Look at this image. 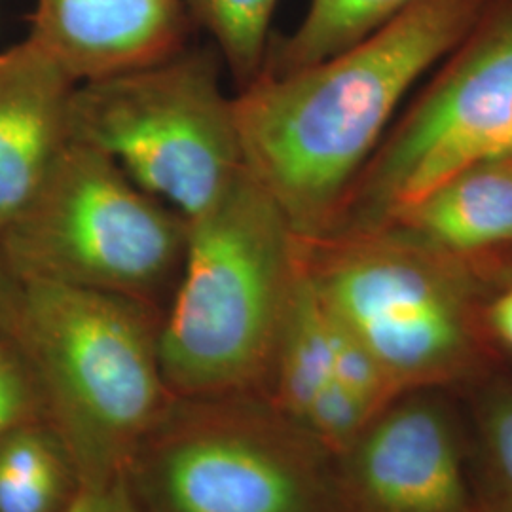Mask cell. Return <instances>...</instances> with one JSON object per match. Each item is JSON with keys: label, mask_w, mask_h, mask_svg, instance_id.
<instances>
[{"label": "cell", "mask_w": 512, "mask_h": 512, "mask_svg": "<svg viewBox=\"0 0 512 512\" xmlns=\"http://www.w3.org/2000/svg\"><path fill=\"white\" fill-rule=\"evenodd\" d=\"M484 321L495 340L512 351V281L490 298L484 311Z\"/></svg>", "instance_id": "cell-20"}, {"label": "cell", "mask_w": 512, "mask_h": 512, "mask_svg": "<svg viewBox=\"0 0 512 512\" xmlns=\"http://www.w3.org/2000/svg\"><path fill=\"white\" fill-rule=\"evenodd\" d=\"M488 0H416L340 54L262 71L234 97L245 169L300 239H317L421 76L469 33Z\"/></svg>", "instance_id": "cell-1"}, {"label": "cell", "mask_w": 512, "mask_h": 512, "mask_svg": "<svg viewBox=\"0 0 512 512\" xmlns=\"http://www.w3.org/2000/svg\"><path fill=\"white\" fill-rule=\"evenodd\" d=\"M188 220L95 148L71 141L29 205L0 234L21 281H48L152 304L179 279Z\"/></svg>", "instance_id": "cell-6"}, {"label": "cell", "mask_w": 512, "mask_h": 512, "mask_svg": "<svg viewBox=\"0 0 512 512\" xmlns=\"http://www.w3.org/2000/svg\"><path fill=\"white\" fill-rule=\"evenodd\" d=\"M128 478L145 512H342L336 458L275 406L158 421Z\"/></svg>", "instance_id": "cell-8"}, {"label": "cell", "mask_w": 512, "mask_h": 512, "mask_svg": "<svg viewBox=\"0 0 512 512\" xmlns=\"http://www.w3.org/2000/svg\"><path fill=\"white\" fill-rule=\"evenodd\" d=\"M65 512H145L131 488L128 475L107 482L78 484L71 505Z\"/></svg>", "instance_id": "cell-19"}, {"label": "cell", "mask_w": 512, "mask_h": 512, "mask_svg": "<svg viewBox=\"0 0 512 512\" xmlns=\"http://www.w3.org/2000/svg\"><path fill=\"white\" fill-rule=\"evenodd\" d=\"M220 61L209 50L183 48L139 69L78 82L69 139L103 152L148 194L196 219L245 167Z\"/></svg>", "instance_id": "cell-5"}, {"label": "cell", "mask_w": 512, "mask_h": 512, "mask_svg": "<svg viewBox=\"0 0 512 512\" xmlns=\"http://www.w3.org/2000/svg\"><path fill=\"white\" fill-rule=\"evenodd\" d=\"M478 503L482 512H512V384L495 382L475 403Z\"/></svg>", "instance_id": "cell-17"}, {"label": "cell", "mask_w": 512, "mask_h": 512, "mask_svg": "<svg viewBox=\"0 0 512 512\" xmlns=\"http://www.w3.org/2000/svg\"><path fill=\"white\" fill-rule=\"evenodd\" d=\"M389 226L463 258L512 253V150L459 169Z\"/></svg>", "instance_id": "cell-12"}, {"label": "cell", "mask_w": 512, "mask_h": 512, "mask_svg": "<svg viewBox=\"0 0 512 512\" xmlns=\"http://www.w3.org/2000/svg\"><path fill=\"white\" fill-rule=\"evenodd\" d=\"M300 245L327 311L401 393L482 372L484 311L495 281L507 275L503 258L450 255L397 226Z\"/></svg>", "instance_id": "cell-3"}, {"label": "cell", "mask_w": 512, "mask_h": 512, "mask_svg": "<svg viewBox=\"0 0 512 512\" xmlns=\"http://www.w3.org/2000/svg\"><path fill=\"white\" fill-rule=\"evenodd\" d=\"M512 150V0H488L420 97L385 133L321 238L382 230L467 165Z\"/></svg>", "instance_id": "cell-7"}, {"label": "cell", "mask_w": 512, "mask_h": 512, "mask_svg": "<svg viewBox=\"0 0 512 512\" xmlns=\"http://www.w3.org/2000/svg\"><path fill=\"white\" fill-rule=\"evenodd\" d=\"M21 287V279L14 274L6 256L0 251V332H8L14 323Z\"/></svg>", "instance_id": "cell-21"}, {"label": "cell", "mask_w": 512, "mask_h": 512, "mask_svg": "<svg viewBox=\"0 0 512 512\" xmlns=\"http://www.w3.org/2000/svg\"><path fill=\"white\" fill-rule=\"evenodd\" d=\"M46 420L35 370L10 332H0V437L19 425Z\"/></svg>", "instance_id": "cell-18"}, {"label": "cell", "mask_w": 512, "mask_h": 512, "mask_svg": "<svg viewBox=\"0 0 512 512\" xmlns=\"http://www.w3.org/2000/svg\"><path fill=\"white\" fill-rule=\"evenodd\" d=\"M336 380L329 317L302 260L279 344L275 349L272 406L300 425L313 399Z\"/></svg>", "instance_id": "cell-13"}, {"label": "cell", "mask_w": 512, "mask_h": 512, "mask_svg": "<svg viewBox=\"0 0 512 512\" xmlns=\"http://www.w3.org/2000/svg\"><path fill=\"white\" fill-rule=\"evenodd\" d=\"M76 84L27 38L0 52V234L67 147Z\"/></svg>", "instance_id": "cell-11"}, {"label": "cell", "mask_w": 512, "mask_h": 512, "mask_svg": "<svg viewBox=\"0 0 512 512\" xmlns=\"http://www.w3.org/2000/svg\"><path fill=\"white\" fill-rule=\"evenodd\" d=\"M416 0H310L308 12L291 37L268 54L264 71L293 73L380 29Z\"/></svg>", "instance_id": "cell-15"}, {"label": "cell", "mask_w": 512, "mask_h": 512, "mask_svg": "<svg viewBox=\"0 0 512 512\" xmlns=\"http://www.w3.org/2000/svg\"><path fill=\"white\" fill-rule=\"evenodd\" d=\"M10 334L35 370L46 421L73 459L78 484L128 475L165 414L160 321L122 294L21 281Z\"/></svg>", "instance_id": "cell-4"}, {"label": "cell", "mask_w": 512, "mask_h": 512, "mask_svg": "<svg viewBox=\"0 0 512 512\" xmlns=\"http://www.w3.org/2000/svg\"><path fill=\"white\" fill-rule=\"evenodd\" d=\"M76 490L73 459L48 421L0 437V512H65Z\"/></svg>", "instance_id": "cell-14"}, {"label": "cell", "mask_w": 512, "mask_h": 512, "mask_svg": "<svg viewBox=\"0 0 512 512\" xmlns=\"http://www.w3.org/2000/svg\"><path fill=\"white\" fill-rule=\"evenodd\" d=\"M184 37L181 0H35L25 38L86 82L177 54Z\"/></svg>", "instance_id": "cell-10"}, {"label": "cell", "mask_w": 512, "mask_h": 512, "mask_svg": "<svg viewBox=\"0 0 512 512\" xmlns=\"http://www.w3.org/2000/svg\"><path fill=\"white\" fill-rule=\"evenodd\" d=\"M192 16L219 46L220 59L239 88L264 71L277 0H186Z\"/></svg>", "instance_id": "cell-16"}, {"label": "cell", "mask_w": 512, "mask_h": 512, "mask_svg": "<svg viewBox=\"0 0 512 512\" xmlns=\"http://www.w3.org/2000/svg\"><path fill=\"white\" fill-rule=\"evenodd\" d=\"M300 270V238L243 167L217 202L188 220L175 300L160 325L167 389L219 399L270 380Z\"/></svg>", "instance_id": "cell-2"}, {"label": "cell", "mask_w": 512, "mask_h": 512, "mask_svg": "<svg viewBox=\"0 0 512 512\" xmlns=\"http://www.w3.org/2000/svg\"><path fill=\"white\" fill-rule=\"evenodd\" d=\"M437 391L404 393L336 458L342 512H482L458 418Z\"/></svg>", "instance_id": "cell-9"}]
</instances>
